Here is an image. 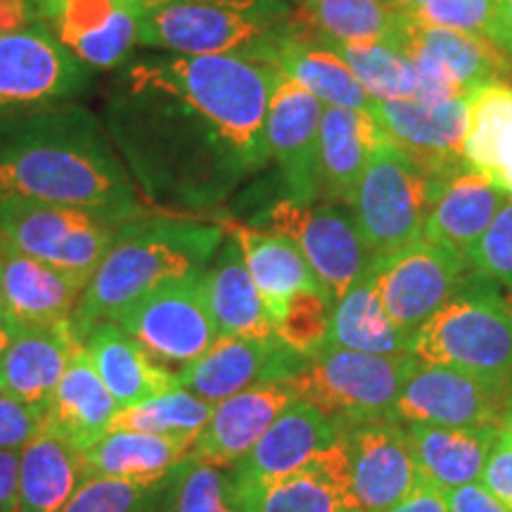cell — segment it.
Here are the masks:
<instances>
[{
    "label": "cell",
    "mask_w": 512,
    "mask_h": 512,
    "mask_svg": "<svg viewBox=\"0 0 512 512\" xmlns=\"http://www.w3.org/2000/svg\"><path fill=\"white\" fill-rule=\"evenodd\" d=\"M387 512H448L446 491H441L439 486H434L422 479L406 501L394 505V508Z\"/></svg>",
    "instance_id": "obj_49"
},
{
    "label": "cell",
    "mask_w": 512,
    "mask_h": 512,
    "mask_svg": "<svg viewBox=\"0 0 512 512\" xmlns=\"http://www.w3.org/2000/svg\"><path fill=\"white\" fill-rule=\"evenodd\" d=\"M83 482L79 451L43 430L19 451V512H60Z\"/></svg>",
    "instance_id": "obj_36"
},
{
    "label": "cell",
    "mask_w": 512,
    "mask_h": 512,
    "mask_svg": "<svg viewBox=\"0 0 512 512\" xmlns=\"http://www.w3.org/2000/svg\"><path fill=\"white\" fill-rule=\"evenodd\" d=\"M171 477L169 512H238L233 477L223 475V467L185 460Z\"/></svg>",
    "instance_id": "obj_41"
},
{
    "label": "cell",
    "mask_w": 512,
    "mask_h": 512,
    "mask_svg": "<svg viewBox=\"0 0 512 512\" xmlns=\"http://www.w3.org/2000/svg\"><path fill=\"white\" fill-rule=\"evenodd\" d=\"M375 119L384 138L418 166L434 192L467 164L463 140L470 119V95L427 105L418 100H375Z\"/></svg>",
    "instance_id": "obj_16"
},
{
    "label": "cell",
    "mask_w": 512,
    "mask_h": 512,
    "mask_svg": "<svg viewBox=\"0 0 512 512\" xmlns=\"http://www.w3.org/2000/svg\"><path fill=\"white\" fill-rule=\"evenodd\" d=\"M510 408H512V392H510Z\"/></svg>",
    "instance_id": "obj_55"
},
{
    "label": "cell",
    "mask_w": 512,
    "mask_h": 512,
    "mask_svg": "<svg viewBox=\"0 0 512 512\" xmlns=\"http://www.w3.org/2000/svg\"><path fill=\"white\" fill-rule=\"evenodd\" d=\"M313 41L323 43H392L403 12L387 0H302Z\"/></svg>",
    "instance_id": "obj_37"
},
{
    "label": "cell",
    "mask_w": 512,
    "mask_h": 512,
    "mask_svg": "<svg viewBox=\"0 0 512 512\" xmlns=\"http://www.w3.org/2000/svg\"><path fill=\"white\" fill-rule=\"evenodd\" d=\"M498 441H503L505 446L512 448V408L505 411L501 425H498Z\"/></svg>",
    "instance_id": "obj_53"
},
{
    "label": "cell",
    "mask_w": 512,
    "mask_h": 512,
    "mask_svg": "<svg viewBox=\"0 0 512 512\" xmlns=\"http://www.w3.org/2000/svg\"><path fill=\"white\" fill-rule=\"evenodd\" d=\"M266 230L285 235L316 273L320 285L337 302L373 254L358 233L354 214L342 204L280 200L264 214Z\"/></svg>",
    "instance_id": "obj_12"
},
{
    "label": "cell",
    "mask_w": 512,
    "mask_h": 512,
    "mask_svg": "<svg viewBox=\"0 0 512 512\" xmlns=\"http://www.w3.org/2000/svg\"><path fill=\"white\" fill-rule=\"evenodd\" d=\"M505 200L508 195L501 188L465 164L434 192L422 238L467 259Z\"/></svg>",
    "instance_id": "obj_27"
},
{
    "label": "cell",
    "mask_w": 512,
    "mask_h": 512,
    "mask_svg": "<svg viewBox=\"0 0 512 512\" xmlns=\"http://www.w3.org/2000/svg\"><path fill=\"white\" fill-rule=\"evenodd\" d=\"M430 207L432 185L427 176L384 138L370 155L351 204L368 252L387 256L418 242Z\"/></svg>",
    "instance_id": "obj_8"
},
{
    "label": "cell",
    "mask_w": 512,
    "mask_h": 512,
    "mask_svg": "<svg viewBox=\"0 0 512 512\" xmlns=\"http://www.w3.org/2000/svg\"><path fill=\"white\" fill-rule=\"evenodd\" d=\"M446 505L448 512H510L479 482L446 491Z\"/></svg>",
    "instance_id": "obj_47"
},
{
    "label": "cell",
    "mask_w": 512,
    "mask_h": 512,
    "mask_svg": "<svg viewBox=\"0 0 512 512\" xmlns=\"http://www.w3.org/2000/svg\"><path fill=\"white\" fill-rule=\"evenodd\" d=\"M230 235L240 245L242 259L271 320L280 316V311L297 292H328L320 285L299 247L285 235L252 226H233Z\"/></svg>",
    "instance_id": "obj_32"
},
{
    "label": "cell",
    "mask_w": 512,
    "mask_h": 512,
    "mask_svg": "<svg viewBox=\"0 0 512 512\" xmlns=\"http://www.w3.org/2000/svg\"><path fill=\"white\" fill-rule=\"evenodd\" d=\"M202 273L155 287L121 311L112 323L124 328L157 366L178 375L219 339Z\"/></svg>",
    "instance_id": "obj_10"
},
{
    "label": "cell",
    "mask_w": 512,
    "mask_h": 512,
    "mask_svg": "<svg viewBox=\"0 0 512 512\" xmlns=\"http://www.w3.org/2000/svg\"><path fill=\"white\" fill-rule=\"evenodd\" d=\"M15 320L10 318L8 304H5L3 290H0V347H8V342L12 339V332H15Z\"/></svg>",
    "instance_id": "obj_52"
},
{
    "label": "cell",
    "mask_w": 512,
    "mask_h": 512,
    "mask_svg": "<svg viewBox=\"0 0 512 512\" xmlns=\"http://www.w3.org/2000/svg\"><path fill=\"white\" fill-rule=\"evenodd\" d=\"M221 242L219 226L195 219L136 216L124 221L76 306L72 316L76 337L83 342L93 328L112 323L155 287L204 271Z\"/></svg>",
    "instance_id": "obj_3"
},
{
    "label": "cell",
    "mask_w": 512,
    "mask_h": 512,
    "mask_svg": "<svg viewBox=\"0 0 512 512\" xmlns=\"http://www.w3.org/2000/svg\"><path fill=\"white\" fill-rule=\"evenodd\" d=\"M119 221L88 209L0 197V242L91 283Z\"/></svg>",
    "instance_id": "obj_7"
},
{
    "label": "cell",
    "mask_w": 512,
    "mask_h": 512,
    "mask_svg": "<svg viewBox=\"0 0 512 512\" xmlns=\"http://www.w3.org/2000/svg\"><path fill=\"white\" fill-rule=\"evenodd\" d=\"M384 140L373 112L323 107L318 126V200L351 207L370 155Z\"/></svg>",
    "instance_id": "obj_25"
},
{
    "label": "cell",
    "mask_w": 512,
    "mask_h": 512,
    "mask_svg": "<svg viewBox=\"0 0 512 512\" xmlns=\"http://www.w3.org/2000/svg\"><path fill=\"white\" fill-rule=\"evenodd\" d=\"M342 437V422L306 401H294L235 465L233 489L271 482L302 470Z\"/></svg>",
    "instance_id": "obj_21"
},
{
    "label": "cell",
    "mask_w": 512,
    "mask_h": 512,
    "mask_svg": "<svg viewBox=\"0 0 512 512\" xmlns=\"http://www.w3.org/2000/svg\"><path fill=\"white\" fill-rule=\"evenodd\" d=\"M91 74L43 22L5 31L0 34V119L74 102Z\"/></svg>",
    "instance_id": "obj_11"
},
{
    "label": "cell",
    "mask_w": 512,
    "mask_h": 512,
    "mask_svg": "<svg viewBox=\"0 0 512 512\" xmlns=\"http://www.w3.org/2000/svg\"><path fill=\"white\" fill-rule=\"evenodd\" d=\"M86 280L0 242V290L19 328L69 323Z\"/></svg>",
    "instance_id": "obj_22"
},
{
    "label": "cell",
    "mask_w": 512,
    "mask_h": 512,
    "mask_svg": "<svg viewBox=\"0 0 512 512\" xmlns=\"http://www.w3.org/2000/svg\"><path fill=\"white\" fill-rule=\"evenodd\" d=\"M0 197L88 209L119 223L143 214L102 119L74 102L0 119Z\"/></svg>",
    "instance_id": "obj_2"
},
{
    "label": "cell",
    "mask_w": 512,
    "mask_h": 512,
    "mask_svg": "<svg viewBox=\"0 0 512 512\" xmlns=\"http://www.w3.org/2000/svg\"><path fill=\"white\" fill-rule=\"evenodd\" d=\"M192 444L166 434L112 430L79 453L81 477L157 486L188 460Z\"/></svg>",
    "instance_id": "obj_26"
},
{
    "label": "cell",
    "mask_w": 512,
    "mask_h": 512,
    "mask_svg": "<svg viewBox=\"0 0 512 512\" xmlns=\"http://www.w3.org/2000/svg\"><path fill=\"white\" fill-rule=\"evenodd\" d=\"M323 102L280 72L266 117L268 159L278 164L287 200L318 202V126Z\"/></svg>",
    "instance_id": "obj_18"
},
{
    "label": "cell",
    "mask_w": 512,
    "mask_h": 512,
    "mask_svg": "<svg viewBox=\"0 0 512 512\" xmlns=\"http://www.w3.org/2000/svg\"><path fill=\"white\" fill-rule=\"evenodd\" d=\"M411 356L512 389V304L494 280L465 273L451 299L413 332Z\"/></svg>",
    "instance_id": "obj_4"
},
{
    "label": "cell",
    "mask_w": 512,
    "mask_h": 512,
    "mask_svg": "<svg viewBox=\"0 0 512 512\" xmlns=\"http://www.w3.org/2000/svg\"><path fill=\"white\" fill-rule=\"evenodd\" d=\"M297 401L290 380H268L216 403L190 448L188 460L202 465H238L264 437L275 418Z\"/></svg>",
    "instance_id": "obj_20"
},
{
    "label": "cell",
    "mask_w": 512,
    "mask_h": 512,
    "mask_svg": "<svg viewBox=\"0 0 512 512\" xmlns=\"http://www.w3.org/2000/svg\"><path fill=\"white\" fill-rule=\"evenodd\" d=\"M392 46L411 60L418 72L415 100L427 105L467 98L496 81L512 83V60L486 36L425 27L403 15Z\"/></svg>",
    "instance_id": "obj_9"
},
{
    "label": "cell",
    "mask_w": 512,
    "mask_h": 512,
    "mask_svg": "<svg viewBox=\"0 0 512 512\" xmlns=\"http://www.w3.org/2000/svg\"><path fill=\"white\" fill-rule=\"evenodd\" d=\"M479 484L512 512V448L503 441H496V446L491 448Z\"/></svg>",
    "instance_id": "obj_46"
},
{
    "label": "cell",
    "mask_w": 512,
    "mask_h": 512,
    "mask_svg": "<svg viewBox=\"0 0 512 512\" xmlns=\"http://www.w3.org/2000/svg\"><path fill=\"white\" fill-rule=\"evenodd\" d=\"M3 349H5V347H0V351H3Z\"/></svg>",
    "instance_id": "obj_56"
},
{
    "label": "cell",
    "mask_w": 512,
    "mask_h": 512,
    "mask_svg": "<svg viewBox=\"0 0 512 512\" xmlns=\"http://www.w3.org/2000/svg\"><path fill=\"white\" fill-rule=\"evenodd\" d=\"M347 484V446L339 437L302 470L233 489V496L238 512H349Z\"/></svg>",
    "instance_id": "obj_24"
},
{
    "label": "cell",
    "mask_w": 512,
    "mask_h": 512,
    "mask_svg": "<svg viewBox=\"0 0 512 512\" xmlns=\"http://www.w3.org/2000/svg\"><path fill=\"white\" fill-rule=\"evenodd\" d=\"M403 15L411 17L413 22L425 24V27L456 29L491 38L496 0H430Z\"/></svg>",
    "instance_id": "obj_44"
},
{
    "label": "cell",
    "mask_w": 512,
    "mask_h": 512,
    "mask_svg": "<svg viewBox=\"0 0 512 512\" xmlns=\"http://www.w3.org/2000/svg\"><path fill=\"white\" fill-rule=\"evenodd\" d=\"M294 31L292 15L228 5L174 3L138 8V46L169 55H235L271 64Z\"/></svg>",
    "instance_id": "obj_5"
},
{
    "label": "cell",
    "mask_w": 512,
    "mask_h": 512,
    "mask_svg": "<svg viewBox=\"0 0 512 512\" xmlns=\"http://www.w3.org/2000/svg\"><path fill=\"white\" fill-rule=\"evenodd\" d=\"M271 64L304 86L325 107L356 112L375 110V100L361 86L344 57L325 43L306 38L302 29L285 38Z\"/></svg>",
    "instance_id": "obj_34"
},
{
    "label": "cell",
    "mask_w": 512,
    "mask_h": 512,
    "mask_svg": "<svg viewBox=\"0 0 512 512\" xmlns=\"http://www.w3.org/2000/svg\"><path fill=\"white\" fill-rule=\"evenodd\" d=\"M491 41H494L496 46L512 60V0H496Z\"/></svg>",
    "instance_id": "obj_51"
},
{
    "label": "cell",
    "mask_w": 512,
    "mask_h": 512,
    "mask_svg": "<svg viewBox=\"0 0 512 512\" xmlns=\"http://www.w3.org/2000/svg\"><path fill=\"white\" fill-rule=\"evenodd\" d=\"M463 157L512 197V83L496 81L470 93Z\"/></svg>",
    "instance_id": "obj_35"
},
{
    "label": "cell",
    "mask_w": 512,
    "mask_h": 512,
    "mask_svg": "<svg viewBox=\"0 0 512 512\" xmlns=\"http://www.w3.org/2000/svg\"><path fill=\"white\" fill-rule=\"evenodd\" d=\"M19 451H0V512H19Z\"/></svg>",
    "instance_id": "obj_50"
},
{
    "label": "cell",
    "mask_w": 512,
    "mask_h": 512,
    "mask_svg": "<svg viewBox=\"0 0 512 512\" xmlns=\"http://www.w3.org/2000/svg\"><path fill=\"white\" fill-rule=\"evenodd\" d=\"M81 339L69 323L48 328H15L8 347L0 351V392L29 406L46 408L53 399Z\"/></svg>",
    "instance_id": "obj_23"
},
{
    "label": "cell",
    "mask_w": 512,
    "mask_h": 512,
    "mask_svg": "<svg viewBox=\"0 0 512 512\" xmlns=\"http://www.w3.org/2000/svg\"><path fill=\"white\" fill-rule=\"evenodd\" d=\"M306 358L275 339L219 337L207 354L176 375L178 387L207 403H221L254 384L285 380L304 366Z\"/></svg>",
    "instance_id": "obj_19"
},
{
    "label": "cell",
    "mask_w": 512,
    "mask_h": 512,
    "mask_svg": "<svg viewBox=\"0 0 512 512\" xmlns=\"http://www.w3.org/2000/svg\"><path fill=\"white\" fill-rule=\"evenodd\" d=\"M117 413V401L107 392L91 356L81 344L48 403L43 430L53 432L81 453L110 432Z\"/></svg>",
    "instance_id": "obj_28"
},
{
    "label": "cell",
    "mask_w": 512,
    "mask_h": 512,
    "mask_svg": "<svg viewBox=\"0 0 512 512\" xmlns=\"http://www.w3.org/2000/svg\"><path fill=\"white\" fill-rule=\"evenodd\" d=\"M467 264L512 292V197L503 202L494 221L470 249Z\"/></svg>",
    "instance_id": "obj_43"
},
{
    "label": "cell",
    "mask_w": 512,
    "mask_h": 512,
    "mask_svg": "<svg viewBox=\"0 0 512 512\" xmlns=\"http://www.w3.org/2000/svg\"><path fill=\"white\" fill-rule=\"evenodd\" d=\"M325 347L394 358L411 356V337L403 335L384 311L370 261L335 302Z\"/></svg>",
    "instance_id": "obj_33"
},
{
    "label": "cell",
    "mask_w": 512,
    "mask_h": 512,
    "mask_svg": "<svg viewBox=\"0 0 512 512\" xmlns=\"http://www.w3.org/2000/svg\"><path fill=\"white\" fill-rule=\"evenodd\" d=\"M46 427V408L0 392V451H22Z\"/></svg>",
    "instance_id": "obj_45"
},
{
    "label": "cell",
    "mask_w": 512,
    "mask_h": 512,
    "mask_svg": "<svg viewBox=\"0 0 512 512\" xmlns=\"http://www.w3.org/2000/svg\"><path fill=\"white\" fill-rule=\"evenodd\" d=\"M380 302L403 335L413 337L430 320L467 273V259L451 249L420 238L401 252L370 259Z\"/></svg>",
    "instance_id": "obj_13"
},
{
    "label": "cell",
    "mask_w": 512,
    "mask_h": 512,
    "mask_svg": "<svg viewBox=\"0 0 512 512\" xmlns=\"http://www.w3.org/2000/svg\"><path fill=\"white\" fill-rule=\"evenodd\" d=\"M347 446L349 512H387L422 482L406 432L399 422L370 418L342 425Z\"/></svg>",
    "instance_id": "obj_15"
},
{
    "label": "cell",
    "mask_w": 512,
    "mask_h": 512,
    "mask_svg": "<svg viewBox=\"0 0 512 512\" xmlns=\"http://www.w3.org/2000/svg\"><path fill=\"white\" fill-rule=\"evenodd\" d=\"M202 283L219 337H278L273 320L264 306V299L256 290L245 259H242L240 245L235 242L233 235L226 242H221V254L216 264L204 268Z\"/></svg>",
    "instance_id": "obj_31"
},
{
    "label": "cell",
    "mask_w": 512,
    "mask_h": 512,
    "mask_svg": "<svg viewBox=\"0 0 512 512\" xmlns=\"http://www.w3.org/2000/svg\"><path fill=\"white\" fill-rule=\"evenodd\" d=\"M387 3L392 5V8L399 10V12H411L415 8H420V5L430 3V0H387Z\"/></svg>",
    "instance_id": "obj_54"
},
{
    "label": "cell",
    "mask_w": 512,
    "mask_h": 512,
    "mask_svg": "<svg viewBox=\"0 0 512 512\" xmlns=\"http://www.w3.org/2000/svg\"><path fill=\"white\" fill-rule=\"evenodd\" d=\"M214 403H207L188 389L174 387L169 392L152 396L138 406L121 408L114 415L112 430H133V432H152L166 434V437H181L195 441L202 427L207 425Z\"/></svg>",
    "instance_id": "obj_38"
},
{
    "label": "cell",
    "mask_w": 512,
    "mask_h": 512,
    "mask_svg": "<svg viewBox=\"0 0 512 512\" xmlns=\"http://www.w3.org/2000/svg\"><path fill=\"white\" fill-rule=\"evenodd\" d=\"M413 363V356L394 358L323 347L287 380L299 401L311 403L342 425L370 418L389 420L392 403Z\"/></svg>",
    "instance_id": "obj_6"
},
{
    "label": "cell",
    "mask_w": 512,
    "mask_h": 512,
    "mask_svg": "<svg viewBox=\"0 0 512 512\" xmlns=\"http://www.w3.org/2000/svg\"><path fill=\"white\" fill-rule=\"evenodd\" d=\"M332 309H335V302L328 292H297L280 311V316L273 320L275 335L292 351L311 358L328 342Z\"/></svg>",
    "instance_id": "obj_40"
},
{
    "label": "cell",
    "mask_w": 512,
    "mask_h": 512,
    "mask_svg": "<svg viewBox=\"0 0 512 512\" xmlns=\"http://www.w3.org/2000/svg\"><path fill=\"white\" fill-rule=\"evenodd\" d=\"M325 46L344 57L373 100H415L418 95V72L392 43H325Z\"/></svg>",
    "instance_id": "obj_39"
},
{
    "label": "cell",
    "mask_w": 512,
    "mask_h": 512,
    "mask_svg": "<svg viewBox=\"0 0 512 512\" xmlns=\"http://www.w3.org/2000/svg\"><path fill=\"white\" fill-rule=\"evenodd\" d=\"M403 432L420 477L441 491L479 482L486 458L498 441V427L494 425H406Z\"/></svg>",
    "instance_id": "obj_29"
},
{
    "label": "cell",
    "mask_w": 512,
    "mask_h": 512,
    "mask_svg": "<svg viewBox=\"0 0 512 512\" xmlns=\"http://www.w3.org/2000/svg\"><path fill=\"white\" fill-rule=\"evenodd\" d=\"M510 392L463 370L415 361L392 403L389 420L399 425L498 427L510 408Z\"/></svg>",
    "instance_id": "obj_14"
},
{
    "label": "cell",
    "mask_w": 512,
    "mask_h": 512,
    "mask_svg": "<svg viewBox=\"0 0 512 512\" xmlns=\"http://www.w3.org/2000/svg\"><path fill=\"white\" fill-rule=\"evenodd\" d=\"M114 72L102 124L147 195L209 200L271 162L273 64L162 53L131 57Z\"/></svg>",
    "instance_id": "obj_1"
},
{
    "label": "cell",
    "mask_w": 512,
    "mask_h": 512,
    "mask_svg": "<svg viewBox=\"0 0 512 512\" xmlns=\"http://www.w3.org/2000/svg\"><path fill=\"white\" fill-rule=\"evenodd\" d=\"M41 22L91 72H112L138 46V5L128 0H36Z\"/></svg>",
    "instance_id": "obj_17"
},
{
    "label": "cell",
    "mask_w": 512,
    "mask_h": 512,
    "mask_svg": "<svg viewBox=\"0 0 512 512\" xmlns=\"http://www.w3.org/2000/svg\"><path fill=\"white\" fill-rule=\"evenodd\" d=\"M162 484L140 486L119 479H83L60 512H152Z\"/></svg>",
    "instance_id": "obj_42"
},
{
    "label": "cell",
    "mask_w": 512,
    "mask_h": 512,
    "mask_svg": "<svg viewBox=\"0 0 512 512\" xmlns=\"http://www.w3.org/2000/svg\"><path fill=\"white\" fill-rule=\"evenodd\" d=\"M128 3L138 5V8H159V5H174V3H211V5H228V8H240V10L268 12V15H292L285 0H128Z\"/></svg>",
    "instance_id": "obj_48"
},
{
    "label": "cell",
    "mask_w": 512,
    "mask_h": 512,
    "mask_svg": "<svg viewBox=\"0 0 512 512\" xmlns=\"http://www.w3.org/2000/svg\"><path fill=\"white\" fill-rule=\"evenodd\" d=\"M81 344L91 356L107 392L117 401L119 411L178 387L176 375L157 366L136 339L117 323L98 325Z\"/></svg>",
    "instance_id": "obj_30"
}]
</instances>
